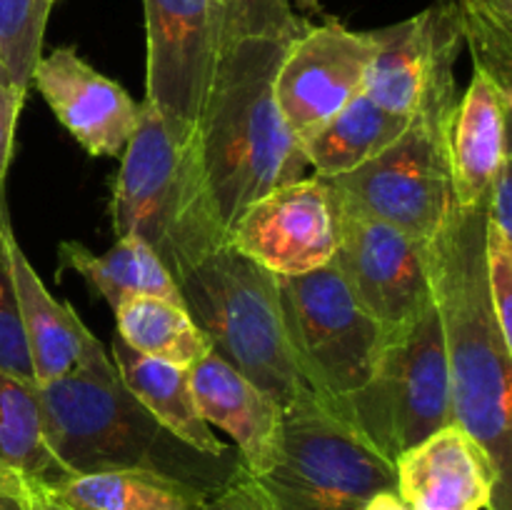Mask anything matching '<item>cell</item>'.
I'll use <instances>...</instances> for the list:
<instances>
[{
	"label": "cell",
	"mask_w": 512,
	"mask_h": 510,
	"mask_svg": "<svg viewBox=\"0 0 512 510\" xmlns=\"http://www.w3.org/2000/svg\"><path fill=\"white\" fill-rule=\"evenodd\" d=\"M433 303L443 328L450 410L493 473L488 510H512V348L495 320L485 275V208L450 205L425 240Z\"/></svg>",
	"instance_id": "6da1fadb"
},
{
	"label": "cell",
	"mask_w": 512,
	"mask_h": 510,
	"mask_svg": "<svg viewBox=\"0 0 512 510\" xmlns=\"http://www.w3.org/2000/svg\"><path fill=\"white\" fill-rule=\"evenodd\" d=\"M38 398L45 443L68 475L150 470L213 495L245 470L238 450L208 455L160 425L125 388L103 343L68 375L40 383Z\"/></svg>",
	"instance_id": "7a4b0ae2"
},
{
	"label": "cell",
	"mask_w": 512,
	"mask_h": 510,
	"mask_svg": "<svg viewBox=\"0 0 512 510\" xmlns=\"http://www.w3.org/2000/svg\"><path fill=\"white\" fill-rule=\"evenodd\" d=\"M293 40H248L215 65L198 133L205 180L225 233L250 203L310 175L303 143L280 115L273 90Z\"/></svg>",
	"instance_id": "3957f363"
},
{
	"label": "cell",
	"mask_w": 512,
	"mask_h": 510,
	"mask_svg": "<svg viewBox=\"0 0 512 510\" xmlns=\"http://www.w3.org/2000/svg\"><path fill=\"white\" fill-rule=\"evenodd\" d=\"M113 228L118 238L148 243L175 283L228 243L205 180L198 125L140 103L113 185Z\"/></svg>",
	"instance_id": "277c9868"
},
{
	"label": "cell",
	"mask_w": 512,
	"mask_h": 510,
	"mask_svg": "<svg viewBox=\"0 0 512 510\" xmlns=\"http://www.w3.org/2000/svg\"><path fill=\"white\" fill-rule=\"evenodd\" d=\"M185 310L250 383L283 410L313 395L300 375L273 273L223 243L178 280Z\"/></svg>",
	"instance_id": "5b68a950"
},
{
	"label": "cell",
	"mask_w": 512,
	"mask_h": 510,
	"mask_svg": "<svg viewBox=\"0 0 512 510\" xmlns=\"http://www.w3.org/2000/svg\"><path fill=\"white\" fill-rule=\"evenodd\" d=\"M258 480L270 510H365L395 488V465L348 418L308 395L285 410L283 445Z\"/></svg>",
	"instance_id": "8992f818"
},
{
	"label": "cell",
	"mask_w": 512,
	"mask_h": 510,
	"mask_svg": "<svg viewBox=\"0 0 512 510\" xmlns=\"http://www.w3.org/2000/svg\"><path fill=\"white\" fill-rule=\"evenodd\" d=\"M338 413L388 460L453 423L448 358L433 295L410 323L390 330L368 383Z\"/></svg>",
	"instance_id": "52a82bcc"
},
{
	"label": "cell",
	"mask_w": 512,
	"mask_h": 510,
	"mask_svg": "<svg viewBox=\"0 0 512 510\" xmlns=\"http://www.w3.org/2000/svg\"><path fill=\"white\" fill-rule=\"evenodd\" d=\"M278 285L300 375L315 398L340 410L373 375L388 333L365 313L333 263L278 278Z\"/></svg>",
	"instance_id": "ba28073f"
},
{
	"label": "cell",
	"mask_w": 512,
	"mask_h": 510,
	"mask_svg": "<svg viewBox=\"0 0 512 510\" xmlns=\"http://www.w3.org/2000/svg\"><path fill=\"white\" fill-rule=\"evenodd\" d=\"M453 115H415L383 153L340 178H328L340 205L428 240L453 205L448 155Z\"/></svg>",
	"instance_id": "9c48e42d"
},
{
	"label": "cell",
	"mask_w": 512,
	"mask_h": 510,
	"mask_svg": "<svg viewBox=\"0 0 512 510\" xmlns=\"http://www.w3.org/2000/svg\"><path fill=\"white\" fill-rule=\"evenodd\" d=\"M375 53L365 90L370 100L400 118L453 115L458 105L455 63L463 25L455 0H435L420 13L368 30Z\"/></svg>",
	"instance_id": "30bf717a"
},
{
	"label": "cell",
	"mask_w": 512,
	"mask_h": 510,
	"mask_svg": "<svg viewBox=\"0 0 512 510\" xmlns=\"http://www.w3.org/2000/svg\"><path fill=\"white\" fill-rule=\"evenodd\" d=\"M343 205L328 178L305 175L250 203L228 228V243L275 278L333 263Z\"/></svg>",
	"instance_id": "8fae6325"
},
{
	"label": "cell",
	"mask_w": 512,
	"mask_h": 510,
	"mask_svg": "<svg viewBox=\"0 0 512 510\" xmlns=\"http://www.w3.org/2000/svg\"><path fill=\"white\" fill-rule=\"evenodd\" d=\"M375 45L370 33L340 20L305 25L275 73V100L300 143L365 90Z\"/></svg>",
	"instance_id": "7c38bea8"
},
{
	"label": "cell",
	"mask_w": 512,
	"mask_h": 510,
	"mask_svg": "<svg viewBox=\"0 0 512 510\" xmlns=\"http://www.w3.org/2000/svg\"><path fill=\"white\" fill-rule=\"evenodd\" d=\"M333 265L385 333L403 328L430 300L425 240L343 208Z\"/></svg>",
	"instance_id": "4fadbf2b"
},
{
	"label": "cell",
	"mask_w": 512,
	"mask_h": 510,
	"mask_svg": "<svg viewBox=\"0 0 512 510\" xmlns=\"http://www.w3.org/2000/svg\"><path fill=\"white\" fill-rule=\"evenodd\" d=\"M145 100L168 118L198 125L218 65L210 0H143Z\"/></svg>",
	"instance_id": "5bb4252c"
},
{
	"label": "cell",
	"mask_w": 512,
	"mask_h": 510,
	"mask_svg": "<svg viewBox=\"0 0 512 510\" xmlns=\"http://www.w3.org/2000/svg\"><path fill=\"white\" fill-rule=\"evenodd\" d=\"M30 88L38 90L63 128L93 158H120L138 125L140 103L68 45L40 55Z\"/></svg>",
	"instance_id": "9a60e30c"
},
{
	"label": "cell",
	"mask_w": 512,
	"mask_h": 510,
	"mask_svg": "<svg viewBox=\"0 0 512 510\" xmlns=\"http://www.w3.org/2000/svg\"><path fill=\"white\" fill-rule=\"evenodd\" d=\"M188 378L200 418L230 435L253 478L268 473L280 458L285 410L213 350L188 370Z\"/></svg>",
	"instance_id": "2e32d148"
},
{
	"label": "cell",
	"mask_w": 512,
	"mask_h": 510,
	"mask_svg": "<svg viewBox=\"0 0 512 510\" xmlns=\"http://www.w3.org/2000/svg\"><path fill=\"white\" fill-rule=\"evenodd\" d=\"M395 490L410 510H488L493 473L483 450L458 423H448L403 450Z\"/></svg>",
	"instance_id": "e0dca14e"
},
{
	"label": "cell",
	"mask_w": 512,
	"mask_h": 510,
	"mask_svg": "<svg viewBox=\"0 0 512 510\" xmlns=\"http://www.w3.org/2000/svg\"><path fill=\"white\" fill-rule=\"evenodd\" d=\"M510 108L512 95L500 90L483 70H475L450 125V193L455 205L470 208L483 203L495 173L510 158Z\"/></svg>",
	"instance_id": "ac0fdd59"
},
{
	"label": "cell",
	"mask_w": 512,
	"mask_h": 510,
	"mask_svg": "<svg viewBox=\"0 0 512 510\" xmlns=\"http://www.w3.org/2000/svg\"><path fill=\"white\" fill-rule=\"evenodd\" d=\"M5 248H8L10 278L18 300L20 323L35 383H50L78 368L85 355L100 343L68 303H58L45 288L33 263L25 258L15 240L10 220L5 223Z\"/></svg>",
	"instance_id": "d6986e66"
},
{
	"label": "cell",
	"mask_w": 512,
	"mask_h": 510,
	"mask_svg": "<svg viewBox=\"0 0 512 510\" xmlns=\"http://www.w3.org/2000/svg\"><path fill=\"white\" fill-rule=\"evenodd\" d=\"M110 358H113L125 388L153 413L160 425L178 435L183 443L208 455L235 453L233 445H225L213 433V428L200 418L193 393H190L188 368L148 358L125 345L118 335H113V343H110Z\"/></svg>",
	"instance_id": "ffe728a7"
},
{
	"label": "cell",
	"mask_w": 512,
	"mask_h": 510,
	"mask_svg": "<svg viewBox=\"0 0 512 510\" xmlns=\"http://www.w3.org/2000/svg\"><path fill=\"white\" fill-rule=\"evenodd\" d=\"M58 260L60 270L78 273L110 308L130 295H155V298L185 305L178 283L168 273L163 260L135 235L118 238L113 248L103 255L90 253L85 245L75 240H65L58 245Z\"/></svg>",
	"instance_id": "44dd1931"
},
{
	"label": "cell",
	"mask_w": 512,
	"mask_h": 510,
	"mask_svg": "<svg viewBox=\"0 0 512 510\" xmlns=\"http://www.w3.org/2000/svg\"><path fill=\"white\" fill-rule=\"evenodd\" d=\"M410 120L388 113L360 93L343 110L325 120L303 143L310 173L318 178H340L383 153Z\"/></svg>",
	"instance_id": "7402d4cb"
},
{
	"label": "cell",
	"mask_w": 512,
	"mask_h": 510,
	"mask_svg": "<svg viewBox=\"0 0 512 510\" xmlns=\"http://www.w3.org/2000/svg\"><path fill=\"white\" fill-rule=\"evenodd\" d=\"M50 493L75 510H200L208 495L150 470H95L65 475Z\"/></svg>",
	"instance_id": "603a6c76"
},
{
	"label": "cell",
	"mask_w": 512,
	"mask_h": 510,
	"mask_svg": "<svg viewBox=\"0 0 512 510\" xmlns=\"http://www.w3.org/2000/svg\"><path fill=\"white\" fill-rule=\"evenodd\" d=\"M0 475L45 488L68 475L45 443L38 385L5 370H0Z\"/></svg>",
	"instance_id": "cb8c5ba5"
},
{
	"label": "cell",
	"mask_w": 512,
	"mask_h": 510,
	"mask_svg": "<svg viewBox=\"0 0 512 510\" xmlns=\"http://www.w3.org/2000/svg\"><path fill=\"white\" fill-rule=\"evenodd\" d=\"M118 338L148 358L193 368L213 350L208 335L190 318L185 305L155 298L130 295L113 308Z\"/></svg>",
	"instance_id": "d4e9b609"
},
{
	"label": "cell",
	"mask_w": 512,
	"mask_h": 510,
	"mask_svg": "<svg viewBox=\"0 0 512 510\" xmlns=\"http://www.w3.org/2000/svg\"><path fill=\"white\" fill-rule=\"evenodd\" d=\"M463 43L473 50L475 70H483L512 95V0H455Z\"/></svg>",
	"instance_id": "484cf974"
},
{
	"label": "cell",
	"mask_w": 512,
	"mask_h": 510,
	"mask_svg": "<svg viewBox=\"0 0 512 510\" xmlns=\"http://www.w3.org/2000/svg\"><path fill=\"white\" fill-rule=\"evenodd\" d=\"M218 58L248 40H293L305 30L293 0H210Z\"/></svg>",
	"instance_id": "4316f807"
},
{
	"label": "cell",
	"mask_w": 512,
	"mask_h": 510,
	"mask_svg": "<svg viewBox=\"0 0 512 510\" xmlns=\"http://www.w3.org/2000/svg\"><path fill=\"white\" fill-rule=\"evenodd\" d=\"M50 0H0V70L5 80L30 90V75L43 55Z\"/></svg>",
	"instance_id": "83f0119b"
},
{
	"label": "cell",
	"mask_w": 512,
	"mask_h": 510,
	"mask_svg": "<svg viewBox=\"0 0 512 510\" xmlns=\"http://www.w3.org/2000/svg\"><path fill=\"white\" fill-rule=\"evenodd\" d=\"M5 223H8V210H5V200H0V370L33 380V365H30L13 278H10Z\"/></svg>",
	"instance_id": "f1b7e54d"
},
{
	"label": "cell",
	"mask_w": 512,
	"mask_h": 510,
	"mask_svg": "<svg viewBox=\"0 0 512 510\" xmlns=\"http://www.w3.org/2000/svg\"><path fill=\"white\" fill-rule=\"evenodd\" d=\"M485 275L500 335L512 348V240L485 223Z\"/></svg>",
	"instance_id": "f546056e"
},
{
	"label": "cell",
	"mask_w": 512,
	"mask_h": 510,
	"mask_svg": "<svg viewBox=\"0 0 512 510\" xmlns=\"http://www.w3.org/2000/svg\"><path fill=\"white\" fill-rule=\"evenodd\" d=\"M25 98H28V88H20L10 80L0 83V200H3L5 178H8L10 160H13L15 128H18Z\"/></svg>",
	"instance_id": "4dcf8cb0"
},
{
	"label": "cell",
	"mask_w": 512,
	"mask_h": 510,
	"mask_svg": "<svg viewBox=\"0 0 512 510\" xmlns=\"http://www.w3.org/2000/svg\"><path fill=\"white\" fill-rule=\"evenodd\" d=\"M200 510H270V503L260 490L258 480L248 470H243L238 478L208 495Z\"/></svg>",
	"instance_id": "1f68e13d"
},
{
	"label": "cell",
	"mask_w": 512,
	"mask_h": 510,
	"mask_svg": "<svg viewBox=\"0 0 512 510\" xmlns=\"http://www.w3.org/2000/svg\"><path fill=\"white\" fill-rule=\"evenodd\" d=\"M485 208V223L500 233L503 238L512 240V170L510 158L503 160V165L495 173L493 183H490L488 195L483 200Z\"/></svg>",
	"instance_id": "d6a6232c"
},
{
	"label": "cell",
	"mask_w": 512,
	"mask_h": 510,
	"mask_svg": "<svg viewBox=\"0 0 512 510\" xmlns=\"http://www.w3.org/2000/svg\"><path fill=\"white\" fill-rule=\"evenodd\" d=\"M25 510H75L60 498H55L45 485L28 483L25 485Z\"/></svg>",
	"instance_id": "836d02e7"
},
{
	"label": "cell",
	"mask_w": 512,
	"mask_h": 510,
	"mask_svg": "<svg viewBox=\"0 0 512 510\" xmlns=\"http://www.w3.org/2000/svg\"><path fill=\"white\" fill-rule=\"evenodd\" d=\"M25 485L23 480L0 475V510H25Z\"/></svg>",
	"instance_id": "e575fe53"
},
{
	"label": "cell",
	"mask_w": 512,
	"mask_h": 510,
	"mask_svg": "<svg viewBox=\"0 0 512 510\" xmlns=\"http://www.w3.org/2000/svg\"><path fill=\"white\" fill-rule=\"evenodd\" d=\"M365 510H410L395 488H383L365 503Z\"/></svg>",
	"instance_id": "d590c367"
},
{
	"label": "cell",
	"mask_w": 512,
	"mask_h": 510,
	"mask_svg": "<svg viewBox=\"0 0 512 510\" xmlns=\"http://www.w3.org/2000/svg\"><path fill=\"white\" fill-rule=\"evenodd\" d=\"M0 83H5V75H3V70H0Z\"/></svg>",
	"instance_id": "8d00e7d4"
},
{
	"label": "cell",
	"mask_w": 512,
	"mask_h": 510,
	"mask_svg": "<svg viewBox=\"0 0 512 510\" xmlns=\"http://www.w3.org/2000/svg\"><path fill=\"white\" fill-rule=\"evenodd\" d=\"M50 3H58V0H50Z\"/></svg>",
	"instance_id": "74e56055"
}]
</instances>
